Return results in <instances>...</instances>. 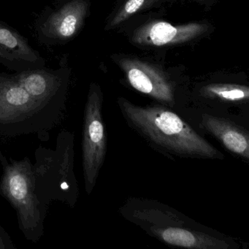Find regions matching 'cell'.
I'll return each instance as SVG.
<instances>
[{
  "instance_id": "277c9868",
  "label": "cell",
  "mask_w": 249,
  "mask_h": 249,
  "mask_svg": "<svg viewBox=\"0 0 249 249\" xmlns=\"http://www.w3.org/2000/svg\"><path fill=\"white\" fill-rule=\"evenodd\" d=\"M3 170L0 181L2 195L17 211L18 227L27 240L37 243L44 233V221L49 205L36 193L33 164L28 158L17 161L0 152Z\"/></svg>"
},
{
  "instance_id": "9c48e42d",
  "label": "cell",
  "mask_w": 249,
  "mask_h": 249,
  "mask_svg": "<svg viewBox=\"0 0 249 249\" xmlns=\"http://www.w3.org/2000/svg\"><path fill=\"white\" fill-rule=\"evenodd\" d=\"M0 64L16 72L43 68L46 61L25 37L0 21Z\"/></svg>"
},
{
  "instance_id": "8fae6325",
  "label": "cell",
  "mask_w": 249,
  "mask_h": 249,
  "mask_svg": "<svg viewBox=\"0 0 249 249\" xmlns=\"http://www.w3.org/2000/svg\"><path fill=\"white\" fill-rule=\"evenodd\" d=\"M202 126L216 138L227 149L246 160L249 159V134L231 121L204 115Z\"/></svg>"
},
{
  "instance_id": "5b68a950",
  "label": "cell",
  "mask_w": 249,
  "mask_h": 249,
  "mask_svg": "<svg viewBox=\"0 0 249 249\" xmlns=\"http://www.w3.org/2000/svg\"><path fill=\"white\" fill-rule=\"evenodd\" d=\"M103 95L97 84L90 85L84 110L82 157L85 190L92 192L107 151V136L103 117Z\"/></svg>"
},
{
  "instance_id": "6da1fadb",
  "label": "cell",
  "mask_w": 249,
  "mask_h": 249,
  "mask_svg": "<svg viewBox=\"0 0 249 249\" xmlns=\"http://www.w3.org/2000/svg\"><path fill=\"white\" fill-rule=\"evenodd\" d=\"M128 123L151 143L179 157L220 159L223 154L174 112L161 106L141 107L119 100Z\"/></svg>"
},
{
  "instance_id": "5bb4252c",
  "label": "cell",
  "mask_w": 249,
  "mask_h": 249,
  "mask_svg": "<svg viewBox=\"0 0 249 249\" xmlns=\"http://www.w3.org/2000/svg\"><path fill=\"white\" fill-rule=\"evenodd\" d=\"M148 2H150V0H128L127 2L124 5L123 8L114 17L113 21L110 23V26L113 27L123 22L125 20L129 18L131 16L136 14L140 10L142 9L144 5Z\"/></svg>"
},
{
  "instance_id": "ba28073f",
  "label": "cell",
  "mask_w": 249,
  "mask_h": 249,
  "mask_svg": "<svg viewBox=\"0 0 249 249\" xmlns=\"http://www.w3.org/2000/svg\"><path fill=\"white\" fill-rule=\"evenodd\" d=\"M129 84L137 91L146 94L161 103H175L174 89L164 72L153 65L137 59L120 60Z\"/></svg>"
},
{
  "instance_id": "30bf717a",
  "label": "cell",
  "mask_w": 249,
  "mask_h": 249,
  "mask_svg": "<svg viewBox=\"0 0 249 249\" xmlns=\"http://www.w3.org/2000/svg\"><path fill=\"white\" fill-rule=\"evenodd\" d=\"M207 29L206 25L198 23L174 26L164 21H154L138 29L134 33L133 41L145 46L178 44L199 37Z\"/></svg>"
},
{
  "instance_id": "4fadbf2b",
  "label": "cell",
  "mask_w": 249,
  "mask_h": 249,
  "mask_svg": "<svg viewBox=\"0 0 249 249\" xmlns=\"http://www.w3.org/2000/svg\"><path fill=\"white\" fill-rule=\"evenodd\" d=\"M202 94L221 101L237 103L249 100V87L234 84H210L202 89Z\"/></svg>"
},
{
  "instance_id": "8992f818",
  "label": "cell",
  "mask_w": 249,
  "mask_h": 249,
  "mask_svg": "<svg viewBox=\"0 0 249 249\" xmlns=\"http://www.w3.org/2000/svg\"><path fill=\"white\" fill-rule=\"evenodd\" d=\"M89 8L87 0L62 1L37 22V36L41 43L65 44L73 39L84 25Z\"/></svg>"
},
{
  "instance_id": "3957f363",
  "label": "cell",
  "mask_w": 249,
  "mask_h": 249,
  "mask_svg": "<svg viewBox=\"0 0 249 249\" xmlns=\"http://www.w3.org/2000/svg\"><path fill=\"white\" fill-rule=\"evenodd\" d=\"M33 173L36 193L43 203L59 202L74 208L79 189L74 172L73 133L62 131L55 148L39 147Z\"/></svg>"
},
{
  "instance_id": "7c38bea8",
  "label": "cell",
  "mask_w": 249,
  "mask_h": 249,
  "mask_svg": "<svg viewBox=\"0 0 249 249\" xmlns=\"http://www.w3.org/2000/svg\"><path fill=\"white\" fill-rule=\"evenodd\" d=\"M151 232L164 243L177 247L195 249H227L230 248L225 240L181 227L152 229Z\"/></svg>"
},
{
  "instance_id": "2e32d148",
  "label": "cell",
  "mask_w": 249,
  "mask_h": 249,
  "mask_svg": "<svg viewBox=\"0 0 249 249\" xmlns=\"http://www.w3.org/2000/svg\"><path fill=\"white\" fill-rule=\"evenodd\" d=\"M197 1H199V2H204L205 0H197Z\"/></svg>"
},
{
  "instance_id": "9a60e30c",
  "label": "cell",
  "mask_w": 249,
  "mask_h": 249,
  "mask_svg": "<svg viewBox=\"0 0 249 249\" xmlns=\"http://www.w3.org/2000/svg\"><path fill=\"white\" fill-rule=\"evenodd\" d=\"M0 249H16L9 234L0 226Z\"/></svg>"
},
{
  "instance_id": "52a82bcc",
  "label": "cell",
  "mask_w": 249,
  "mask_h": 249,
  "mask_svg": "<svg viewBox=\"0 0 249 249\" xmlns=\"http://www.w3.org/2000/svg\"><path fill=\"white\" fill-rule=\"evenodd\" d=\"M71 74L67 67L56 70L43 67L16 72L12 76L37 101L66 107Z\"/></svg>"
},
{
  "instance_id": "7a4b0ae2",
  "label": "cell",
  "mask_w": 249,
  "mask_h": 249,
  "mask_svg": "<svg viewBox=\"0 0 249 249\" xmlns=\"http://www.w3.org/2000/svg\"><path fill=\"white\" fill-rule=\"evenodd\" d=\"M65 109L37 101L12 75L0 74V136L37 134L44 141L43 136L60 122Z\"/></svg>"
}]
</instances>
